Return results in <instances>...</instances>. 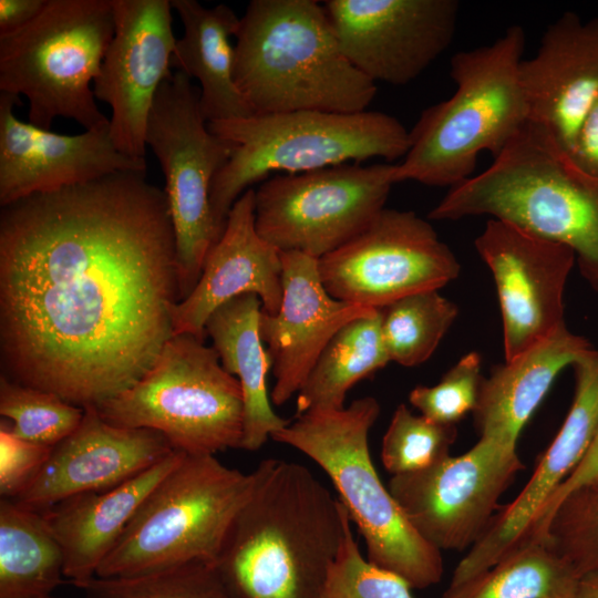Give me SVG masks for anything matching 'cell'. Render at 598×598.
I'll return each mask as SVG.
<instances>
[{"label": "cell", "mask_w": 598, "mask_h": 598, "mask_svg": "<svg viewBox=\"0 0 598 598\" xmlns=\"http://www.w3.org/2000/svg\"><path fill=\"white\" fill-rule=\"evenodd\" d=\"M37 598H55V597H52L51 595H48V596H42V597H37Z\"/></svg>", "instance_id": "obj_43"}, {"label": "cell", "mask_w": 598, "mask_h": 598, "mask_svg": "<svg viewBox=\"0 0 598 598\" xmlns=\"http://www.w3.org/2000/svg\"><path fill=\"white\" fill-rule=\"evenodd\" d=\"M174 451L163 434L112 425L87 406L76 430L52 447L35 477L13 501L42 512L79 494L111 489Z\"/></svg>", "instance_id": "obj_20"}, {"label": "cell", "mask_w": 598, "mask_h": 598, "mask_svg": "<svg viewBox=\"0 0 598 598\" xmlns=\"http://www.w3.org/2000/svg\"><path fill=\"white\" fill-rule=\"evenodd\" d=\"M115 30L93 83L112 110L110 135L123 154L145 159V131L155 95L173 73L177 39L169 0H111Z\"/></svg>", "instance_id": "obj_17"}, {"label": "cell", "mask_w": 598, "mask_h": 598, "mask_svg": "<svg viewBox=\"0 0 598 598\" xmlns=\"http://www.w3.org/2000/svg\"><path fill=\"white\" fill-rule=\"evenodd\" d=\"M63 577L64 554L42 514L1 497L0 598L51 595Z\"/></svg>", "instance_id": "obj_28"}, {"label": "cell", "mask_w": 598, "mask_h": 598, "mask_svg": "<svg viewBox=\"0 0 598 598\" xmlns=\"http://www.w3.org/2000/svg\"><path fill=\"white\" fill-rule=\"evenodd\" d=\"M522 470L516 445L480 437L458 456L393 475L388 488L426 542L440 551H462L485 533L501 496Z\"/></svg>", "instance_id": "obj_14"}, {"label": "cell", "mask_w": 598, "mask_h": 598, "mask_svg": "<svg viewBox=\"0 0 598 598\" xmlns=\"http://www.w3.org/2000/svg\"><path fill=\"white\" fill-rule=\"evenodd\" d=\"M575 598H598V570L580 577Z\"/></svg>", "instance_id": "obj_42"}, {"label": "cell", "mask_w": 598, "mask_h": 598, "mask_svg": "<svg viewBox=\"0 0 598 598\" xmlns=\"http://www.w3.org/2000/svg\"><path fill=\"white\" fill-rule=\"evenodd\" d=\"M568 155L582 172L598 177V97L588 112Z\"/></svg>", "instance_id": "obj_40"}, {"label": "cell", "mask_w": 598, "mask_h": 598, "mask_svg": "<svg viewBox=\"0 0 598 598\" xmlns=\"http://www.w3.org/2000/svg\"><path fill=\"white\" fill-rule=\"evenodd\" d=\"M280 257V308L274 316L261 310L259 319L276 380L271 391L275 405L298 393L322 350L343 326L377 310L333 298L321 281L318 259L297 251H283Z\"/></svg>", "instance_id": "obj_21"}, {"label": "cell", "mask_w": 598, "mask_h": 598, "mask_svg": "<svg viewBox=\"0 0 598 598\" xmlns=\"http://www.w3.org/2000/svg\"><path fill=\"white\" fill-rule=\"evenodd\" d=\"M528 121L567 154L598 97V18L565 12L548 25L536 54L519 64Z\"/></svg>", "instance_id": "obj_22"}, {"label": "cell", "mask_w": 598, "mask_h": 598, "mask_svg": "<svg viewBox=\"0 0 598 598\" xmlns=\"http://www.w3.org/2000/svg\"><path fill=\"white\" fill-rule=\"evenodd\" d=\"M184 25L171 66L200 84L199 105L207 123L252 115L234 80L235 37L239 20L224 3L206 8L196 0H171Z\"/></svg>", "instance_id": "obj_26"}, {"label": "cell", "mask_w": 598, "mask_h": 598, "mask_svg": "<svg viewBox=\"0 0 598 598\" xmlns=\"http://www.w3.org/2000/svg\"><path fill=\"white\" fill-rule=\"evenodd\" d=\"M261 310L256 293H244L220 306L205 324L223 368L240 383L244 415L239 448L250 452L290 423L272 410L268 398L266 378L271 360L259 332Z\"/></svg>", "instance_id": "obj_27"}, {"label": "cell", "mask_w": 598, "mask_h": 598, "mask_svg": "<svg viewBox=\"0 0 598 598\" xmlns=\"http://www.w3.org/2000/svg\"><path fill=\"white\" fill-rule=\"evenodd\" d=\"M47 0H0V34L21 29L44 8Z\"/></svg>", "instance_id": "obj_41"}, {"label": "cell", "mask_w": 598, "mask_h": 598, "mask_svg": "<svg viewBox=\"0 0 598 598\" xmlns=\"http://www.w3.org/2000/svg\"><path fill=\"white\" fill-rule=\"evenodd\" d=\"M525 31L509 27L493 43L455 53L454 94L424 110L409 131V150L394 164V183L456 186L473 176L481 152L496 157L528 122L519 81Z\"/></svg>", "instance_id": "obj_5"}, {"label": "cell", "mask_w": 598, "mask_h": 598, "mask_svg": "<svg viewBox=\"0 0 598 598\" xmlns=\"http://www.w3.org/2000/svg\"><path fill=\"white\" fill-rule=\"evenodd\" d=\"M484 215L570 247L598 292V177L578 168L546 130L528 121L488 168L452 187L429 217Z\"/></svg>", "instance_id": "obj_4"}, {"label": "cell", "mask_w": 598, "mask_h": 598, "mask_svg": "<svg viewBox=\"0 0 598 598\" xmlns=\"http://www.w3.org/2000/svg\"><path fill=\"white\" fill-rule=\"evenodd\" d=\"M579 579L546 542L523 543L443 598H575Z\"/></svg>", "instance_id": "obj_30"}, {"label": "cell", "mask_w": 598, "mask_h": 598, "mask_svg": "<svg viewBox=\"0 0 598 598\" xmlns=\"http://www.w3.org/2000/svg\"><path fill=\"white\" fill-rule=\"evenodd\" d=\"M85 598H236L215 565L190 564L124 578L94 577Z\"/></svg>", "instance_id": "obj_33"}, {"label": "cell", "mask_w": 598, "mask_h": 598, "mask_svg": "<svg viewBox=\"0 0 598 598\" xmlns=\"http://www.w3.org/2000/svg\"><path fill=\"white\" fill-rule=\"evenodd\" d=\"M381 312L382 338L390 360L414 367L433 354L458 309L437 290H427L403 297Z\"/></svg>", "instance_id": "obj_31"}, {"label": "cell", "mask_w": 598, "mask_h": 598, "mask_svg": "<svg viewBox=\"0 0 598 598\" xmlns=\"http://www.w3.org/2000/svg\"><path fill=\"white\" fill-rule=\"evenodd\" d=\"M394 164L347 163L297 174H278L255 190L259 236L280 252L316 259L359 235L384 209Z\"/></svg>", "instance_id": "obj_12"}, {"label": "cell", "mask_w": 598, "mask_h": 598, "mask_svg": "<svg viewBox=\"0 0 598 598\" xmlns=\"http://www.w3.org/2000/svg\"><path fill=\"white\" fill-rule=\"evenodd\" d=\"M114 30L111 0H47L27 25L0 34V92L25 96L28 122L44 130L58 116L85 131L110 126L91 85Z\"/></svg>", "instance_id": "obj_8"}, {"label": "cell", "mask_w": 598, "mask_h": 598, "mask_svg": "<svg viewBox=\"0 0 598 598\" xmlns=\"http://www.w3.org/2000/svg\"><path fill=\"white\" fill-rule=\"evenodd\" d=\"M482 380L481 355L473 351L461 358L437 384L415 386L409 394V401L424 417L455 425L473 412Z\"/></svg>", "instance_id": "obj_37"}, {"label": "cell", "mask_w": 598, "mask_h": 598, "mask_svg": "<svg viewBox=\"0 0 598 598\" xmlns=\"http://www.w3.org/2000/svg\"><path fill=\"white\" fill-rule=\"evenodd\" d=\"M589 341L567 327L483 378L474 424L480 437L516 445L518 435L557 374L585 351Z\"/></svg>", "instance_id": "obj_25"}, {"label": "cell", "mask_w": 598, "mask_h": 598, "mask_svg": "<svg viewBox=\"0 0 598 598\" xmlns=\"http://www.w3.org/2000/svg\"><path fill=\"white\" fill-rule=\"evenodd\" d=\"M544 542L564 557L579 577L598 570V477L558 505Z\"/></svg>", "instance_id": "obj_35"}, {"label": "cell", "mask_w": 598, "mask_h": 598, "mask_svg": "<svg viewBox=\"0 0 598 598\" xmlns=\"http://www.w3.org/2000/svg\"><path fill=\"white\" fill-rule=\"evenodd\" d=\"M18 95L0 92V204L84 184L120 171L146 172L120 152L110 126L64 135L19 120Z\"/></svg>", "instance_id": "obj_18"}, {"label": "cell", "mask_w": 598, "mask_h": 598, "mask_svg": "<svg viewBox=\"0 0 598 598\" xmlns=\"http://www.w3.org/2000/svg\"><path fill=\"white\" fill-rule=\"evenodd\" d=\"M254 485V471L241 473L215 455L185 454L142 502L95 577L124 578L197 563L215 565Z\"/></svg>", "instance_id": "obj_9"}, {"label": "cell", "mask_w": 598, "mask_h": 598, "mask_svg": "<svg viewBox=\"0 0 598 598\" xmlns=\"http://www.w3.org/2000/svg\"><path fill=\"white\" fill-rule=\"evenodd\" d=\"M381 324L382 312L377 309L332 337L297 393V415L343 409L348 391L391 361Z\"/></svg>", "instance_id": "obj_29"}, {"label": "cell", "mask_w": 598, "mask_h": 598, "mask_svg": "<svg viewBox=\"0 0 598 598\" xmlns=\"http://www.w3.org/2000/svg\"><path fill=\"white\" fill-rule=\"evenodd\" d=\"M179 302L165 190L120 171L34 194L0 215V337L8 379L85 409L136 384Z\"/></svg>", "instance_id": "obj_1"}, {"label": "cell", "mask_w": 598, "mask_h": 598, "mask_svg": "<svg viewBox=\"0 0 598 598\" xmlns=\"http://www.w3.org/2000/svg\"><path fill=\"white\" fill-rule=\"evenodd\" d=\"M475 248L496 285L505 361L566 328L564 290L576 260L570 247L489 218Z\"/></svg>", "instance_id": "obj_15"}, {"label": "cell", "mask_w": 598, "mask_h": 598, "mask_svg": "<svg viewBox=\"0 0 598 598\" xmlns=\"http://www.w3.org/2000/svg\"><path fill=\"white\" fill-rule=\"evenodd\" d=\"M456 435L455 425L415 415L400 404L382 440V464L392 475L422 471L450 455Z\"/></svg>", "instance_id": "obj_34"}, {"label": "cell", "mask_w": 598, "mask_h": 598, "mask_svg": "<svg viewBox=\"0 0 598 598\" xmlns=\"http://www.w3.org/2000/svg\"><path fill=\"white\" fill-rule=\"evenodd\" d=\"M235 38L234 80L252 115L358 113L377 94L343 54L318 1L251 0Z\"/></svg>", "instance_id": "obj_3"}, {"label": "cell", "mask_w": 598, "mask_h": 598, "mask_svg": "<svg viewBox=\"0 0 598 598\" xmlns=\"http://www.w3.org/2000/svg\"><path fill=\"white\" fill-rule=\"evenodd\" d=\"M214 134L234 143L215 176L210 208L224 233L235 202L272 173L297 174L381 157H404L409 131L383 112L295 111L207 123Z\"/></svg>", "instance_id": "obj_7"}, {"label": "cell", "mask_w": 598, "mask_h": 598, "mask_svg": "<svg viewBox=\"0 0 598 598\" xmlns=\"http://www.w3.org/2000/svg\"><path fill=\"white\" fill-rule=\"evenodd\" d=\"M571 367L575 396L559 432L518 496L495 514L457 564L447 589L468 581L512 551L588 450L598 430V350L588 349Z\"/></svg>", "instance_id": "obj_19"}, {"label": "cell", "mask_w": 598, "mask_h": 598, "mask_svg": "<svg viewBox=\"0 0 598 598\" xmlns=\"http://www.w3.org/2000/svg\"><path fill=\"white\" fill-rule=\"evenodd\" d=\"M0 414L11 421L9 429L17 437L53 447L76 430L84 409L2 375Z\"/></svg>", "instance_id": "obj_32"}, {"label": "cell", "mask_w": 598, "mask_h": 598, "mask_svg": "<svg viewBox=\"0 0 598 598\" xmlns=\"http://www.w3.org/2000/svg\"><path fill=\"white\" fill-rule=\"evenodd\" d=\"M244 293H256L268 315H276L280 308V251L256 229L251 188L233 205L225 230L209 250L193 291L172 308L173 336L190 333L205 340V324L212 313Z\"/></svg>", "instance_id": "obj_23"}, {"label": "cell", "mask_w": 598, "mask_h": 598, "mask_svg": "<svg viewBox=\"0 0 598 598\" xmlns=\"http://www.w3.org/2000/svg\"><path fill=\"white\" fill-rule=\"evenodd\" d=\"M200 91L175 71L159 86L147 118L145 144L165 176L175 233L179 301L197 285L205 259L223 233L210 208V188L229 159L234 143L209 131Z\"/></svg>", "instance_id": "obj_11"}, {"label": "cell", "mask_w": 598, "mask_h": 598, "mask_svg": "<svg viewBox=\"0 0 598 598\" xmlns=\"http://www.w3.org/2000/svg\"><path fill=\"white\" fill-rule=\"evenodd\" d=\"M186 453L174 451L104 492L83 493L40 512L64 554V577L78 588L95 576L148 493Z\"/></svg>", "instance_id": "obj_24"}, {"label": "cell", "mask_w": 598, "mask_h": 598, "mask_svg": "<svg viewBox=\"0 0 598 598\" xmlns=\"http://www.w3.org/2000/svg\"><path fill=\"white\" fill-rule=\"evenodd\" d=\"M349 62L371 81L405 85L452 43L456 0L323 2Z\"/></svg>", "instance_id": "obj_16"}, {"label": "cell", "mask_w": 598, "mask_h": 598, "mask_svg": "<svg viewBox=\"0 0 598 598\" xmlns=\"http://www.w3.org/2000/svg\"><path fill=\"white\" fill-rule=\"evenodd\" d=\"M411 589L402 577L362 556L349 520L320 598H414Z\"/></svg>", "instance_id": "obj_36"}, {"label": "cell", "mask_w": 598, "mask_h": 598, "mask_svg": "<svg viewBox=\"0 0 598 598\" xmlns=\"http://www.w3.org/2000/svg\"><path fill=\"white\" fill-rule=\"evenodd\" d=\"M52 447L34 444L13 435L9 425L0 426V494L14 499L35 477Z\"/></svg>", "instance_id": "obj_38"}, {"label": "cell", "mask_w": 598, "mask_h": 598, "mask_svg": "<svg viewBox=\"0 0 598 598\" xmlns=\"http://www.w3.org/2000/svg\"><path fill=\"white\" fill-rule=\"evenodd\" d=\"M373 396L349 406L297 415L271 439L309 456L330 477L367 547V559L416 589L437 584L444 573L442 551L411 524L380 480L369 450V432L379 417Z\"/></svg>", "instance_id": "obj_6"}, {"label": "cell", "mask_w": 598, "mask_h": 598, "mask_svg": "<svg viewBox=\"0 0 598 598\" xmlns=\"http://www.w3.org/2000/svg\"><path fill=\"white\" fill-rule=\"evenodd\" d=\"M204 341L190 333L172 336L136 384L94 406L101 417L118 427L156 431L189 455L239 448L241 386Z\"/></svg>", "instance_id": "obj_10"}, {"label": "cell", "mask_w": 598, "mask_h": 598, "mask_svg": "<svg viewBox=\"0 0 598 598\" xmlns=\"http://www.w3.org/2000/svg\"><path fill=\"white\" fill-rule=\"evenodd\" d=\"M598 477V430L585 455L563 484L549 497L529 526L523 543L544 542L547 527L558 505L574 491ZM518 544V545H519Z\"/></svg>", "instance_id": "obj_39"}, {"label": "cell", "mask_w": 598, "mask_h": 598, "mask_svg": "<svg viewBox=\"0 0 598 598\" xmlns=\"http://www.w3.org/2000/svg\"><path fill=\"white\" fill-rule=\"evenodd\" d=\"M215 567L236 598H320L350 520L306 466L267 458Z\"/></svg>", "instance_id": "obj_2"}, {"label": "cell", "mask_w": 598, "mask_h": 598, "mask_svg": "<svg viewBox=\"0 0 598 598\" xmlns=\"http://www.w3.org/2000/svg\"><path fill=\"white\" fill-rule=\"evenodd\" d=\"M336 299L382 309L412 293L439 290L460 264L430 223L411 210L384 208L354 238L318 259Z\"/></svg>", "instance_id": "obj_13"}]
</instances>
